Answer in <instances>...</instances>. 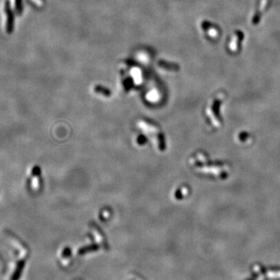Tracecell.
Returning <instances> with one entry per match:
<instances>
[{
  "label": "cell",
  "mask_w": 280,
  "mask_h": 280,
  "mask_svg": "<svg viewBox=\"0 0 280 280\" xmlns=\"http://www.w3.org/2000/svg\"><path fill=\"white\" fill-rule=\"evenodd\" d=\"M4 10H5V13L6 15V30L7 34H12L14 29V13L10 6V2L8 0H6L5 2Z\"/></svg>",
  "instance_id": "obj_1"
},
{
  "label": "cell",
  "mask_w": 280,
  "mask_h": 280,
  "mask_svg": "<svg viewBox=\"0 0 280 280\" xmlns=\"http://www.w3.org/2000/svg\"><path fill=\"white\" fill-rule=\"evenodd\" d=\"M202 28L205 30H206V32L209 34L210 37H216L218 36L219 34V30L217 29V27H215L213 24L207 21H205L202 24Z\"/></svg>",
  "instance_id": "obj_4"
},
{
  "label": "cell",
  "mask_w": 280,
  "mask_h": 280,
  "mask_svg": "<svg viewBox=\"0 0 280 280\" xmlns=\"http://www.w3.org/2000/svg\"><path fill=\"white\" fill-rule=\"evenodd\" d=\"M244 40V34L240 30L235 32L232 41L230 43V49L233 52H237L240 49V42Z\"/></svg>",
  "instance_id": "obj_2"
},
{
  "label": "cell",
  "mask_w": 280,
  "mask_h": 280,
  "mask_svg": "<svg viewBox=\"0 0 280 280\" xmlns=\"http://www.w3.org/2000/svg\"><path fill=\"white\" fill-rule=\"evenodd\" d=\"M15 10L18 14H21L23 10L22 0H15Z\"/></svg>",
  "instance_id": "obj_5"
},
{
  "label": "cell",
  "mask_w": 280,
  "mask_h": 280,
  "mask_svg": "<svg viewBox=\"0 0 280 280\" xmlns=\"http://www.w3.org/2000/svg\"><path fill=\"white\" fill-rule=\"evenodd\" d=\"M268 3H269V0H261L260 5H259V8L258 9V11L255 13V17H253V20H252V23L253 24H257L259 21H260L261 19V16H262V13L265 11V10L267 9V6H268Z\"/></svg>",
  "instance_id": "obj_3"
}]
</instances>
